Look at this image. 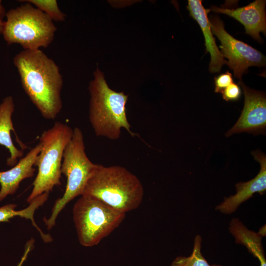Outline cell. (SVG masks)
Here are the masks:
<instances>
[{
  "label": "cell",
  "mask_w": 266,
  "mask_h": 266,
  "mask_svg": "<svg viewBox=\"0 0 266 266\" xmlns=\"http://www.w3.org/2000/svg\"><path fill=\"white\" fill-rule=\"evenodd\" d=\"M13 62L31 101L43 118L55 119L63 105V80L58 65L40 49L23 50Z\"/></svg>",
  "instance_id": "1"
},
{
  "label": "cell",
  "mask_w": 266,
  "mask_h": 266,
  "mask_svg": "<svg viewBox=\"0 0 266 266\" xmlns=\"http://www.w3.org/2000/svg\"><path fill=\"white\" fill-rule=\"evenodd\" d=\"M82 195L98 199L126 214L140 205L144 188L139 179L126 168L98 164L88 179Z\"/></svg>",
  "instance_id": "2"
},
{
  "label": "cell",
  "mask_w": 266,
  "mask_h": 266,
  "mask_svg": "<svg viewBox=\"0 0 266 266\" xmlns=\"http://www.w3.org/2000/svg\"><path fill=\"white\" fill-rule=\"evenodd\" d=\"M94 75L88 87L90 95L89 119L96 135L116 140L120 137L122 128L133 137L137 135L131 131L127 119L126 105L128 96L123 92L110 89L98 68Z\"/></svg>",
  "instance_id": "3"
},
{
  "label": "cell",
  "mask_w": 266,
  "mask_h": 266,
  "mask_svg": "<svg viewBox=\"0 0 266 266\" xmlns=\"http://www.w3.org/2000/svg\"><path fill=\"white\" fill-rule=\"evenodd\" d=\"M6 13L1 34L7 45L19 44L23 50L48 47L57 28L52 20L31 3L27 2Z\"/></svg>",
  "instance_id": "4"
},
{
  "label": "cell",
  "mask_w": 266,
  "mask_h": 266,
  "mask_svg": "<svg viewBox=\"0 0 266 266\" xmlns=\"http://www.w3.org/2000/svg\"><path fill=\"white\" fill-rule=\"evenodd\" d=\"M73 129L61 122H56L44 131L39 138L41 150L34 166L37 174L33 183V190L27 199L30 203L37 196L49 193L54 187L61 185V166L65 148L71 139Z\"/></svg>",
  "instance_id": "5"
},
{
  "label": "cell",
  "mask_w": 266,
  "mask_h": 266,
  "mask_svg": "<svg viewBox=\"0 0 266 266\" xmlns=\"http://www.w3.org/2000/svg\"><path fill=\"white\" fill-rule=\"evenodd\" d=\"M98 166L86 154L81 130L78 127L75 128L63 157L61 173L66 177L65 193L55 201L50 217L43 219L48 230L55 226L59 214L66 205L76 197L82 195L88 179Z\"/></svg>",
  "instance_id": "6"
},
{
  "label": "cell",
  "mask_w": 266,
  "mask_h": 266,
  "mask_svg": "<svg viewBox=\"0 0 266 266\" xmlns=\"http://www.w3.org/2000/svg\"><path fill=\"white\" fill-rule=\"evenodd\" d=\"M73 219L80 244L91 247L98 244L117 228L125 213L94 197L82 195L74 205Z\"/></svg>",
  "instance_id": "7"
},
{
  "label": "cell",
  "mask_w": 266,
  "mask_h": 266,
  "mask_svg": "<svg viewBox=\"0 0 266 266\" xmlns=\"http://www.w3.org/2000/svg\"><path fill=\"white\" fill-rule=\"evenodd\" d=\"M213 34L219 39L220 51L228 61L226 64L239 79L252 66H264L266 57L260 51L244 42L234 38L225 30L223 21L217 15L211 16L209 20Z\"/></svg>",
  "instance_id": "8"
},
{
  "label": "cell",
  "mask_w": 266,
  "mask_h": 266,
  "mask_svg": "<svg viewBox=\"0 0 266 266\" xmlns=\"http://www.w3.org/2000/svg\"><path fill=\"white\" fill-rule=\"evenodd\" d=\"M238 84L244 95V105L241 114L234 126L225 135L248 132L264 133L266 128V97L265 93L251 89L240 80Z\"/></svg>",
  "instance_id": "9"
},
{
  "label": "cell",
  "mask_w": 266,
  "mask_h": 266,
  "mask_svg": "<svg viewBox=\"0 0 266 266\" xmlns=\"http://www.w3.org/2000/svg\"><path fill=\"white\" fill-rule=\"evenodd\" d=\"M252 154L260 164L261 169L253 179L235 185L236 193L234 195L224 198V200L216 209L225 214L234 212L243 202L252 197L256 193L263 195L266 191V157L262 152L256 151Z\"/></svg>",
  "instance_id": "10"
},
{
  "label": "cell",
  "mask_w": 266,
  "mask_h": 266,
  "mask_svg": "<svg viewBox=\"0 0 266 266\" xmlns=\"http://www.w3.org/2000/svg\"><path fill=\"white\" fill-rule=\"evenodd\" d=\"M266 0H256L248 5L230 9L211 6V10L222 13L233 18L244 27L245 32L258 41L262 42L260 33L266 35V17L265 11Z\"/></svg>",
  "instance_id": "11"
},
{
  "label": "cell",
  "mask_w": 266,
  "mask_h": 266,
  "mask_svg": "<svg viewBox=\"0 0 266 266\" xmlns=\"http://www.w3.org/2000/svg\"><path fill=\"white\" fill-rule=\"evenodd\" d=\"M41 148V145L39 142L11 168L0 171V201L8 195L14 194L22 181L33 176L35 171L33 167L34 162Z\"/></svg>",
  "instance_id": "12"
},
{
  "label": "cell",
  "mask_w": 266,
  "mask_h": 266,
  "mask_svg": "<svg viewBox=\"0 0 266 266\" xmlns=\"http://www.w3.org/2000/svg\"><path fill=\"white\" fill-rule=\"evenodd\" d=\"M187 8L190 16L200 25L204 37L206 52L210 54L209 70L211 73L218 72L227 61L219 50L213 36L207 14L210 9H205L200 0H189Z\"/></svg>",
  "instance_id": "13"
},
{
  "label": "cell",
  "mask_w": 266,
  "mask_h": 266,
  "mask_svg": "<svg viewBox=\"0 0 266 266\" xmlns=\"http://www.w3.org/2000/svg\"><path fill=\"white\" fill-rule=\"evenodd\" d=\"M15 110L13 98L11 96L5 97L0 103V145L7 148L10 156L6 160V165L14 166L18 159L23 156V150L18 149L14 144L11 132L15 133L12 116Z\"/></svg>",
  "instance_id": "14"
},
{
  "label": "cell",
  "mask_w": 266,
  "mask_h": 266,
  "mask_svg": "<svg viewBox=\"0 0 266 266\" xmlns=\"http://www.w3.org/2000/svg\"><path fill=\"white\" fill-rule=\"evenodd\" d=\"M230 232L234 237L235 242L245 246L259 262L260 266H266V260L262 246L263 236L248 229L237 218L232 220L229 228Z\"/></svg>",
  "instance_id": "15"
},
{
  "label": "cell",
  "mask_w": 266,
  "mask_h": 266,
  "mask_svg": "<svg viewBox=\"0 0 266 266\" xmlns=\"http://www.w3.org/2000/svg\"><path fill=\"white\" fill-rule=\"evenodd\" d=\"M49 193H44L35 198L29 203L30 205L26 208L16 210L17 206L15 204H8L0 207V222H9V219L15 217L20 216L31 220L33 225L39 232L41 238L45 242H48L51 239V236L44 233L35 222L34 214L36 210L42 205L47 200Z\"/></svg>",
  "instance_id": "16"
},
{
  "label": "cell",
  "mask_w": 266,
  "mask_h": 266,
  "mask_svg": "<svg viewBox=\"0 0 266 266\" xmlns=\"http://www.w3.org/2000/svg\"><path fill=\"white\" fill-rule=\"evenodd\" d=\"M201 237L197 235L194 239L191 254L188 257H177L170 266H221L216 264L210 265L207 262L201 252Z\"/></svg>",
  "instance_id": "17"
},
{
  "label": "cell",
  "mask_w": 266,
  "mask_h": 266,
  "mask_svg": "<svg viewBox=\"0 0 266 266\" xmlns=\"http://www.w3.org/2000/svg\"><path fill=\"white\" fill-rule=\"evenodd\" d=\"M19 1L29 2L35 6L53 21L63 22L66 18V14L60 10L56 0H24Z\"/></svg>",
  "instance_id": "18"
},
{
  "label": "cell",
  "mask_w": 266,
  "mask_h": 266,
  "mask_svg": "<svg viewBox=\"0 0 266 266\" xmlns=\"http://www.w3.org/2000/svg\"><path fill=\"white\" fill-rule=\"evenodd\" d=\"M233 83L232 74L229 71L220 74L214 78L215 92H222L229 85Z\"/></svg>",
  "instance_id": "19"
},
{
  "label": "cell",
  "mask_w": 266,
  "mask_h": 266,
  "mask_svg": "<svg viewBox=\"0 0 266 266\" xmlns=\"http://www.w3.org/2000/svg\"><path fill=\"white\" fill-rule=\"evenodd\" d=\"M222 97L226 101H236L241 95V90L238 84L232 83L222 92Z\"/></svg>",
  "instance_id": "20"
},
{
  "label": "cell",
  "mask_w": 266,
  "mask_h": 266,
  "mask_svg": "<svg viewBox=\"0 0 266 266\" xmlns=\"http://www.w3.org/2000/svg\"><path fill=\"white\" fill-rule=\"evenodd\" d=\"M34 243V239H31V240H29L28 242L26 243L25 251L24 253V254L20 261V262L18 263L17 266H22L24 262L26 260L28 255L31 250H32L33 245Z\"/></svg>",
  "instance_id": "21"
},
{
  "label": "cell",
  "mask_w": 266,
  "mask_h": 266,
  "mask_svg": "<svg viewBox=\"0 0 266 266\" xmlns=\"http://www.w3.org/2000/svg\"><path fill=\"white\" fill-rule=\"evenodd\" d=\"M6 13L5 8L0 0V20L3 21V18L5 17Z\"/></svg>",
  "instance_id": "22"
},
{
  "label": "cell",
  "mask_w": 266,
  "mask_h": 266,
  "mask_svg": "<svg viewBox=\"0 0 266 266\" xmlns=\"http://www.w3.org/2000/svg\"><path fill=\"white\" fill-rule=\"evenodd\" d=\"M3 23V21L0 20V35L2 33Z\"/></svg>",
  "instance_id": "23"
}]
</instances>
